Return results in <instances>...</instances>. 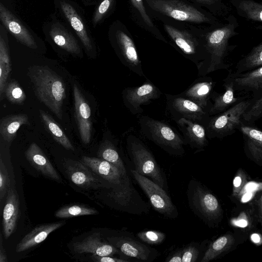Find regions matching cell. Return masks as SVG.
I'll return each mask as SVG.
<instances>
[{
  "mask_svg": "<svg viewBox=\"0 0 262 262\" xmlns=\"http://www.w3.org/2000/svg\"><path fill=\"white\" fill-rule=\"evenodd\" d=\"M29 77L38 99L62 119L66 88L61 78L47 66L33 67Z\"/></svg>",
  "mask_w": 262,
  "mask_h": 262,
  "instance_id": "1",
  "label": "cell"
},
{
  "mask_svg": "<svg viewBox=\"0 0 262 262\" xmlns=\"http://www.w3.org/2000/svg\"><path fill=\"white\" fill-rule=\"evenodd\" d=\"M223 26L209 32L205 37L204 47L207 58L198 69L200 76L206 75L220 69H228L230 66L224 63V59L229 50L230 39L237 34L235 31L238 26L237 20L233 15L227 19Z\"/></svg>",
  "mask_w": 262,
  "mask_h": 262,
  "instance_id": "2",
  "label": "cell"
},
{
  "mask_svg": "<svg viewBox=\"0 0 262 262\" xmlns=\"http://www.w3.org/2000/svg\"><path fill=\"white\" fill-rule=\"evenodd\" d=\"M138 123L146 138L170 155H183L184 139L168 124L144 115L138 118Z\"/></svg>",
  "mask_w": 262,
  "mask_h": 262,
  "instance_id": "3",
  "label": "cell"
},
{
  "mask_svg": "<svg viewBox=\"0 0 262 262\" xmlns=\"http://www.w3.org/2000/svg\"><path fill=\"white\" fill-rule=\"evenodd\" d=\"M128 154L135 170L165 188V179L153 155L143 141L134 134L128 132L125 138Z\"/></svg>",
  "mask_w": 262,
  "mask_h": 262,
  "instance_id": "4",
  "label": "cell"
},
{
  "mask_svg": "<svg viewBox=\"0 0 262 262\" xmlns=\"http://www.w3.org/2000/svg\"><path fill=\"white\" fill-rule=\"evenodd\" d=\"M252 101L246 98L226 111L210 116L205 128L207 138L222 139L234 134L243 122V115Z\"/></svg>",
  "mask_w": 262,
  "mask_h": 262,
  "instance_id": "5",
  "label": "cell"
},
{
  "mask_svg": "<svg viewBox=\"0 0 262 262\" xmlns=\"http://www.w3.org/2000/svg\"><path fill=\"white\" fill-rule=\"evenodd\" d=\"M187 196L190 207L204 221L210 222L220 215L221 208L217 199L196 180L190 181Z\"/></svg>",
  "mask_w": 262,
  "mask_h": 262,
  "instance_id": "6",
  "label": "cell"
},
{
  "mask_svg": "<svg viewBox=\"0 0 262 262\" xmlns=\"http://www.w3.org/2000/svg\"><path fill=\"white\" fill-rule=\"evenodd\" d=\"M131 172L138 185L147 196L155 210L166 217L174 219L178 216V211L170 198L162 187L136 170Z\"/></svg>",
  "mask_w": 262,
  "mask_h": 262,
  "instance_id": "7",
  "label": "cell"
},
{
  "mask_svg": "<svg viewBox=\"0 0 262 262\" xmlns=\"http://www.w3.org/2000/svg\"><path fill=\"white\" fill-rule=\"evenodd\" d=\"M154 10L180 21L208 23L210 19L195 8L178 0H146Z\"/></svg>",
  "mask_w": 262,
  "mask_h": 262,
  "instance_id": "8",
  "label": "cell"
},
{
  "mask_svg": "<svg viewBox=\"0 0 262 262\" xmlns=\"http://www.w3.org/2000/svg\"><path fill=\"white\" fill-rule=\"evenodd\" d=\"M166 108L176 122L185 118L197 122L204 127L210 116L207 111L192 101L181 95L166 94Z\"/></svg>",
  "mask_w": 262,
  "mask_h": 262,
  "instance_id": "9",
  "label": "cell"
},
{
  "mask_svg": "<svg viewBox=\"0 0 262 262\" xmlns=\"http://www.w3.org/2000/svg\"><path fill=\"white\" fill-rule=\"evenodd\" d=\"M124 105L133 115L143 112L141 105H147L152 100L160 98L161 92L154 83L147 79L143 84L125 88L122 93Z\"/></svg>",
  "mask_w": 262,
  "mask_h": 262,
  "instance_id": "10",
  "label": "cell"
},
{
  "mask_svg": "<svg viewBox=\"0 0 262 262\" xmlns=\"http://www.w3.org/2000/svg\"><path fill=\"white\" fill-rule=\"evenodd\" d=\"M164 29L177 47L187 58L192 60L199 69L204 59L199 53V42L185 31L179 30L169 25H164Z\"/></svg>",
  "mask_w": 262,
  "mask_h": 262,
  "instance_id": "11",
  "label": "cell"
},
{
  "mask_svg": "<svg viewBox=\"0 0 262 262\" xmlns=\"http://www.w3.org/2000/svg\"><path fill=\"white\" fill-rule=\"evenodd\" d=\"M73 96L75 116L80 138L84 144H87L90 142L91 139V108L76 85L73 86Z\"/></svg>",
  "mask_w": 262,
  "mask_h": 262,
  "instance_id": "12",
  "label": "cell"
},
{
  "mask_svg": "<svg viewBox=\"0 0 262 262\" xmlns=\"http://www.w3.org/2000/svg\"><path fill=\"white\" fill-rule=\"evenodd\" d=\"M116 37L122 63L138 76L145 77L133 40L121 30L117 31Z\"/></svg>",
  "mask_w": 262,
  "mask_h": 262,
  "instance_id": "13",
  "label": "cell"
},
{
  "mask_svg": "<svg viewBox=\"0 0 262 262\" xmlns=\"http://www.w3.org/2000/svg\"><path fill=\"white\" fill-rule=\"evenodd\" d=\"M0 19L9 32L20 43L33 49L37 48L35 39L27 28L2 3H0Z\"/></svg>",
  "mask_w": 262,
  "mask_h": 262,
  "instance_id": "14",
  "label": "cell"
},
{
  "mask_svg": "<svg viewBox=\"0 0 262 262\" xmlns=\"http://www.w3.org/2000/svg\"><path fill=\"white\" fill-rule=\"evenodd\" d=\"M215 85V82L211 78L203 76L179 95L195 102L209 113L212 104L211 97Z\"/></svg>",
  "mask_w": 262,
  "mask_h": 262,
  "instance_id": "15",
  "label": "cell"
},
{
  "mask_svg": "<svg viewBox=\"0 0 262 262\" xmlns=\"http://www.w3.org/2000/svg\"><path fill=\"white\" fill-rule=\"evenodd\" d=\"M113 246L126 256L141 261H150L154 259L157 253L154 249L130 237L125 236L113 237L109 238Z\"/></svg>",
  "mask_w": 262,
  "mask_h": 262,
  "instance_id": "16",
  "label": "cell"
},
{
  "mask_svg": "<svg viewBox=\"0 0 262 262\" xmlns=\"http://www.w3.org/2000/svg\"><path fill=\"white\" fill-rule=\"evenodd\" d=\"M82 160L86 166L113 186L123 184L129 177H124L116 166L101 158L83 156Z\"/></svg>",
  "mask_w": 262,
  "mask_h": 262,
  "instance_id": "17",
  "label": "cell"
},
{
  "mask_svg": "<svg viewBox=\"0 0 262 262\" xmlns=\"http://www.w3.org/2000/svg\"><path fill=\"white\" fill-rule=\"evenodd\" d=\"M223 86L225 91L218 93L213 91L211 99L213 101L212 106L209 110L210 116L222 113L240 101L247 98V96L235 97L234 84L229 74L224 79Z\"/></svg>",
  "mask_w": 262,
  "mask_h": 262,
  "instance_id": "18",
  "label": "cell"
},
{
  "mask_svg": "<svg viewBox=\"0 0 262 262\" xmlns=\"http://www.w3.org/2000/svg\"><path fill=\"white\" fill-rule=\"evenodd\" d=\"M186 144L192 148L203 149L208 145L205 127L195 122L185 118L176 121Z\"/></svg>",
  "mask_w": 262,
  "mask_h": 262,
  "instance_id": "19",
  "label": "cell"
},
{
  "mask_svg": "<svg viewBox=\"0 0 262 262\" xmlns=\"http://www.w3.org/2000/svg\"><path fill=\"white\" fill-rule=\"evenodd\" d=\"M229 74L235 92H251L253 95L262 91V66L246 72Z\"/></svg>",
  "mask_w": 262,
  "mask_h": 262,
  "instance_id": "20",
  "label": "cell"
},
{
  "mask_svg": "<svg viewBox=\"0 0 262 262\" xmlns=\"http://www.w3.org/2000/svg\"><path fill=\"white\" fill-rule=\"evenodd\" d=\"M75 252L81 254L90 253L99 256H112L118 252V249L106 242H102L99 233H94L81 242L73 245Z\"/></svg>",
  "mask_w": 262,
  "mask_h": 262,
  "instance_id": "21",
  "label": "cell"
},
{
  "mask_svg": "<svg viewBox=\"0 0 262 262\" xmlns=\"http://www.w3.org/2000/svg\"><path fill=\"white\" fill-rule=\"evenodd\" d=\"M19 202L17 192L9 188L3 210V231L6 239L8 238L16 227L19 216Z\"/></svg>",
  "mask_w": 262,
  "mask_h": 262,
  "instance_id": "22",
  "label": "cell"
},
{
  "mask_svg": "<svg viewBox=\"0 0 262 262\" xmlns=\"http://www.w3.org/2000/svg\"><path fill=\"white\" fill-rule=\"evenodd\" d=\"M28 161L43 175L56 181H60V177L39 146L33 142L25 152Z\"/></svg>",
  "mask_w": 262,
  "mask_h": 262,
  "instance_id": "23",
  "label": "cell"
},
{
  "mask_svg": "<svg viewBox=\"0 0 262 262\" xmlns=\"http://www.w3.org/2000/svg\"><path fill=\"white\" fill-rule=\"evenodd\" d=\"M64 224V222H60L36 226L17 244L16 251L21 252L38 245L45 241L51 232Z\"/></svg>",
  "mask_w": 262,
  "mask_h": 262,
  "instance_id": "24",
  "label": "cell"
},
{
  "mask_svg": "<svg viewBox=\"0 0 262 262\" xmlns=\"http://www.w3.org/2000/svg\"><path fill=\"white\" fill-rule=\"evenodd\" d=\"M242 134L245 149L255 161L262 162V131L243 121L238 129Z\"/></svg>",
  "mask_w": 262,
  "mask_h": 262,
  "instance_id": "25",
  "label": "cell"
},
{
  "mask_svg": "<svg viewBox=\"0 0 262 262\" xmlns=\"http://www.w3.org/2000/svg\"><path fill=\"white\" fill-rule=\"evenodd\" d=\"M60 7L63 15L76 33L85 49L88 52L92 51L93 49L92 40L77 11L70 4L64 1L60 3Z\"/></svg>",
  "mask_w": 262,
  "mask_h": 262,
  "instance_id": "26",
  "label": "cell"
},
{
  "mask_svg": "<svg viewBox=\"0 0 262 262\" xmlns=\"http://www.w3.org/2000/svg\"><path fill=\"white\" fill-rule=\"evenodd\" d=\"M86 166L84 163L75 161H69L66 164V171L71 181L80 187H90L98 183Z\"/></svg>",
  "mask_w": 262,
  "mask_h": 262,
  "instance_id": "27",
  "label": "cell"
},
{
  "mask_svg": "<svg viewBox=\"0 0 262 262\" xmlns=\"http://www.w3.org/2000/svg\"><path fill=\"white\" fill-rule=\"evenodd\" d=\"M50 35L54 42L61 49L73 54L80 53L81 50L76 39L60 25H52Z\"/></svg>",
  "mask_w": 262,
  "mask_h": 262,
  "instance_id": "28",
  "label": "cell"
},
{
  "mask_svg": "<svg viewBox=\"0 0 262 262\" xmlns=\"http://www.w3.org/2000/svg\"><path fill=\"white\" fill-rule=\"evenodd\" d=\"M29 124V117L26 114H19L7 116L1 120V135L5 141L11 142L15 139L17 130L22 125Z\"/></svg>",
  "mask_w": 262,
  "mask_h": 262,
  "instance_id": "29",
  "label": "cell"
},
{
  "mask_svg": "<svg viewBox=\"0 0 262 262\" xmlns=\"http://www.w3.org/2000/svg\"><path fill=\"white\" fill-rule=\"evenodd\" d=\"M238 14L248 20L262 22V4L254 0H230Z\"/></svg>",
  "mask_w": 262,
  "mask_h": 262,
  "instance_id": "30",
  "label": "cell"
},
{
  "mask_svg": "<svg viewBox=\"0 0 262 262\" xmlns=\"http://www.w3.org/2000/svg\"><path fill=\"white\" fill-rule=\"evenodd\" d=\"M39 111L42 122L54 139L64 148L74 151V146L58 124L46 112Z\"/></svg>",
  "mask_w": 262,
  "mask_h": 262,
  "instance_id": "31",
  "label": "cell"
},
{
  "mask_svg": "<svg viewBox=\"0 0 262 262\" xmlns=\"http://www.w3.org/2000/svg\"><path fill=\"white\" fill-rule=\"evenodd\" d=\"M262 66V41L237 63L234 73L246 72Z\"/></svg>",
  "mask_w": 262,
  "mask_h": 262,
  "instance_id": "32",
  "label": "cell"
},
{
  "mask_svg": "<svg viewBox=\"0 0 262 262\" xmlns=\"http://www.w3.org/2000/svg\"><path fill=\"white\" fill-rule=\"evenodd\" d=\"M98 156L116 166L124 177L128 176L124 164L117 148L111 141L105 140L102 143L98 150Z\"/></svg>",
  "mask_w": 262,
  "mask_h": 262,
  "instance_id": "33",
  "label": "cell"
},
{
  "mask_svg": "<svg viewBox=\"0 0 262 262\" xmlns=\"http://www.w3.org/2000/svg\"><path fill=\"white\" fill-rule=\"evenodd\" d=\"M11 71L9 48L5 40L0 36V97L5 91L7 79Z\"/></svg>",
  "mask_w": 262,
  "mask_h": 262,
  "instance_id": "34",
  "label": "cell"
},
{
  "mask_svg": "<svg viewBox=\"0 0 262 262\" xmlns=\"http://www.w3.org/2000/svg\"><path fill=\"white\" fill-rule=\"evenodd\" d=\"M233 243V238L229 234L223 235L212 243L205 253L201 262H208L215 259L229 249Z\"/></svg>",
  "mask_w": 262,
  "mask_h": 262,
  "instance_id": "35",
  "label": "cell"
},
{
  "mask_svg": "<svg viewBox=\"0 0 262 262\" xmlns=\"http://www.w3.org/2000/svg\"><path fill=\"white\" fill-rule=\"evenodd\" d=\"M262 117V91L253 94L252 101L243 115V119L246 123L254 125L255 122Z\"/></svg>",
  "mask_w": 262,
  "mask_h": 262,
  "instance_id": "36",
  "label": "cell"
},
{
  "mask_svg": "<svg viewBox=\"0 0 262 262\" xmlns=\"http://www.w3.org/2000/svg\"><path fill=\"white\" fill-rule=\"evenodd\" d=\"M95 209L81 205H68L60 208L55 212L57 218H71L76 216L98 214Z\"/></svg>",
  "mask_w": 262,
  "mask_h": 262,
  "instance_id": "37",
  "label": "cell"
},
{
  "mask_svg": "<svg viewBox=\"0 0 262 262\" xmlns=\"http://www.w3.org/2000/svg\"><path fill=\"white\" fill-rule=\"evenodd\" d=\"M4 92L7 99L13 103L21 104L26 98L25 91L15 79L7 84Z\"/></svg>",
  "mask_w": 262,
  "mask_h": 262,
  "instance_id": "38",
  "label": "cell"
},
{
  "mask_svg": "<svg viewBox=\"0 0 262 262\" xmlns=\"http://www.w3.org/2000/svg\"><path fill=\"white\" fill-rule=\"evenodd\" d=\"M137 237L143 242L150 245L161 244L165 239L163 232L156 230H144L137 233Z\"/></svg>",
  "mask_w": 262,
  "mask_h": 262,
  "instance_id": "39",
  "label": "cell"
},
{
  "mask_svg": "<svg viewBox=\"0 0 262 262\" xmlns=\"http://www.w3.org/2000/svg\"><path fill=\"white\" fill-rule=\"evenodd\" d=\"M10 180L2 158L0 159V199L2 200L9 189Z\"/></svg>",
  "mask_w": 262,
  "mask_h": 262,
  "instance_id": "40",
  "label": "cell"
},
{
  "mask_svg": "<svg viewBox=\"0 0 262 262\" xmlns=\"http://www.w3.org/2000/svg\"><path fill=\"white\" fill-rule=\"evenodd\" d=\"M114 0H102L96 10L92 19L94 27L99 23L110 9Z\"/></svg>",
  "mask_w": 262,
  "mask_h": 262,
  "instance_id": "41",
  "label": "cell"
},
{
  "mask_svg": "<svg viewBox=\"0 0 262 262\" xmlns=\"http://www.w3.org/2000/svg\"><path fill=\"white\" fill-rule=\"evenodd\" d=\"M199 251L196 247L192 245H188L182 249V262H194L196 260Z\"/></svg>",
  "mask_w": 262,
  "mask_h": 262,
  "instance_id": "42",
  "label": "cell"
},
{
  "mask_svg": "<svg viewBox=\"0 0 262 262\" xmlns=\"http://www.w3.org/2000/svg\"><path fill=\"white\" fill-rule=\"evenodd\" d=\"M133 5L140 13L142 19L144 22L149 27H153L154 26L150 18L148 15L144 6L143 0H130Z\"/></svg>",
  "mask_w": 262,
  "mask_h": 262,
  "instance_id": "43",
  "label": "cell"
},
{
  "mask_svg": "<svg viewBox=\"0 0 262 262\" xmlns=\"http://www.w3.org/2000/svg\"><path fill=\"white\" fill-rule=\"evenodd\" d=\"M92 259L97 262H128V260L111 257V256H99L94 255Z\"/></svg>",
  "mask_w": 262,
  "mask_h": 262,
  "instance_id": "44",
  "label": "cell"
},
{
  "mask_svg": "<svg viewBox=\"0 0 262 262\" xmlns=\"http://www.w3.org/2000/svg\"><path fill=\"white\" fill-rule=\"evenodd\" d=\"M182 249L176 251L165 260L167 262H182Z\"/></svg>",
  "mask_w": 262,
  "mask_h": 262,
  "instance_id": "45",
  "label": "cell"
},
{
  "mask_svg": "<svg viewBox=\"0 0 262 262\" xmlns=\"http://www.w3.org/2000/svg\"><path fill=\"white\" fill-rule=\"evenodd\" d=\"M1 248H0V262H6L8 261L5 249L3 246L2 237L1 234Z\"/></svg>",
  "mask_w": 262,
  "mask_h": 262,
  "instance_id": "46",
  "label": "cell"
},
{
  "mask_svg": "<svg viewBox=\"0 0 262 262\" xmlns=\"http://www.w3.org/2000/svg\"><path fill=\"white\" fill-rule=\"evenodd\" d=\"M242 184V179L240 176H236L233 180V186L235 189H238Z\"/></svg>",
  "mask_w": 262,
  "mask_h": 262,
  "instance_id": "47",
  "label": "cell"
},
{
  "mask_svg": "<svg viewBox=\"0 0 262 262\" xmlns=\"http://www.w3.org/2000/svg\"><path fill=\"white\" fill-rule=\"evenodd\" d=\"M197 2L200 3L207 5H212L213 4H215L217 3L221 2L222 0H194Z\"/></svg>",
  "mask_w": 262,
  "mask_h": 262,
  "instance_id": "48",
  "label": "cell"
},
{
  "mask_svg": "<svg viewBox=\"0 0 262 262\" xmlns=\"http://www.w3.org/2000/svg\"><path fill=\"white\" fill-rule=\"evenodd\" d=\"M252 241L255 243H258L260 241V237L259 235L257 233H253L251 236Z\"/></svg>",
  "mask_w": 262,
  "mask_h": 262,
  "instance_id": "49",
  "label": "cell"
},
{
  "mask_svg": "<svg viewBox=\"0 0 262 262\" xmlns=\"http://www.w3.org/2000/svg\"><path fill=\"white\" fill-rule=\"evenodd\" d=\"M236 225L242 227H245L247 225V222L244 219H241L236 222Z\"/></svg>",
  "mask_w": 262,
  "mask_h": 262,
  "instance_id": "50",
  "label": "cell"
},
{
  "mask_svg": "<svg viewBox=\"0 0 262 262\" xmlns=\"http://www.w3.org/2000/svg\"><path fill=\"white\" fill-rule=\"evenodd\" d=\"M260 200H261V205H262V195H261V197L260 198Z\"/></svg>",
  "mask_w": 262,
  "mask_h": 262,
  "instance_id": "51",
  "label": "cell"
}]
</instances>
